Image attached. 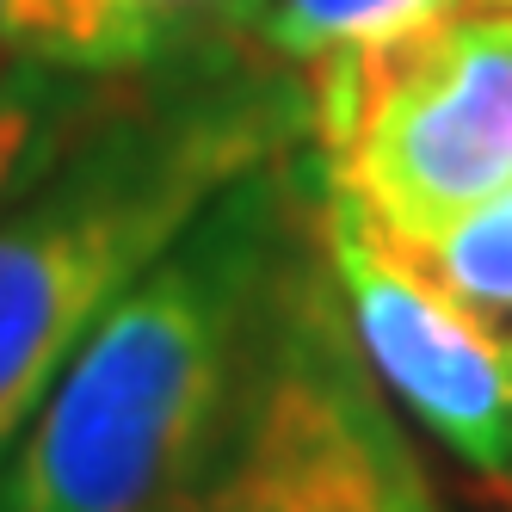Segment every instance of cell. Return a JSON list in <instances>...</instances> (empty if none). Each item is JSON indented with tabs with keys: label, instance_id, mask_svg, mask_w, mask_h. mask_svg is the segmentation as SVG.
<instances>
[{
	"label": "cell",
	"instance_id": "cell-1",
	"mask_svg": "<svg viewBox=\"0 0 512 512\" xmlns=\"http://www.w3.org/2000/svg\"><path fill=\"white\" fill-rule=\"evenodd\" d=\"M303 149L210 198L93 321L19 432L7 512H179L204 488L309 266Z\"/></svg>",
	"mask_w": 512,
	"mask_h": 512
},
{
	"label": "cell",
	"instance_id": "cell-2",
	"mask_svg": "<svg viewBox=\"0 0 512 512\" xmlns=\"http://www.w3.org/2000/svg\"><path fill=\"white\" fill-rule=\"evenodd\" d=\"M309 142L284 62L216 38L124 68L0 198V457L93 321L241 173Z\"/></svg>",
	"mask_w": 512,
	"mask_h": 512
},
{
	"label": "cell",
	"instance_id": "cell-3",
	"mask_svg": "<svg viewBox=\"0 0 512 512\" xmlns=\"http://www.w3.org/2000/svg\"><path fill=\"white\" fill-rule=\"evenodd\" d=\"M321 192L426 247L512 186V13L445 7L303 68Z\"/></svg>",
	"mask_w": 512,
	"mask_h": 512
},
{
	"label": "cell",
	"instance_id": "cell-4",
	"mask_svg": "<svg viewBox=\"0 0 512 512\" xmlns=\"http://www.w3.org/2000/svg\"><path fill=\"white\" fill-rule=\"evenodd\" d=\"M179 512H438L327 266L297 272L229 445Z\"/></svg>",
	"mask_w": 512,
	"mask_h": 512
},
{
	"label": "cell",
	"instance_id": "cell-5",
	"mask_svg": "<svg viewBox=\"0 0 512 512\" xmlns=\"http://www.w3.org/2000/svg\"><path fill=\"white\" fill-rule=\"evenodd\" d=\"M315 235L371 377H383L451 457L482 475H512V340L346 198L321 192Z\"/></svg>",
	"mask_w": 512,
	"mask_h": 512
},
{
	"label": "cell",
	"instance_id": "cell-6",
	"mask_svg": "<svg viewBox=\"0 0 512 512\" xmlns=\"http://www.w3.org/2000/svg\"><path fill=\"white\" fill-rule=\"evenodd\" d=\"M241 0H75L68 25V68L87 75H124L179 50L229 38Z\"/></svg>",
	"mask_w": 512,
	"mask_h": 512
},
{
	"label": "cell",
	"instance_id": "cell-7",
	"mask_svg": "<svg viewBox=\"0 0 512 512\" xmlns=\"http://www.w3.org/2000/svg\"><path fill=\"white\" fill-rule=\"evenodd\" d=\"M445 7H463V0H241L229 38L284 68H309L334 50L395 38Z\"/></svg>",
	"mask_w": 512,
	"mask_h": 512
},
{
	"label": "cell",
	"instance_id": "cell-8",
	"mask_svg": "<svg viewBox=\"0 0 512 512\" xmlns=\"http://www.w3.org/2000/svg\"><path fill=\"white\" fill-rule=\"evenodd\" d=\"M112 75H87L31 50H0V198L81 124Z\"/></svg>",
	"mask_w": 512,
	"mask_h": 512
},
{
	"label": "cell",
	"instance_id": "cell-9",
	"mask_svg": "<svg viewBox=\"0 0 512 512\" xmlns=\"http://www.w3.org/2000/svg\"><path fill=\"white\" fill-rule=\"evenodd\" d=\"M408 253L475 315H488V321L512 315V186L482 198L438 241L408 247Z\"/></svg>",
	"mask_w": 512,
	"mask_h": 512
},
{
	"label": "cell",
	"instance_id": "cell-10",
	"mask_svg": "<svg viewBox=\"0 0 512 512\" xmlns=\"http://www.w3.org/2000/svg\"><path fill=\"white\" fill-rule=\"evenodd\" d=\"M68 25H75V0H0V50L68 62Z\"/></svg>",
	"mask_w": 512,
	"mask_h": 512
},
{
	"label": "cell",
	"instance_id": "cell-11",
	"mask_svg": "<svg viewBox=\"0 0 512 512\" xmlns=\"http://www.w3.org/2000/svg\"><path fill=\"white\" fill-rule=\"evenodd\" d=\"M488 7H506V13H512V0H488Z\"/></svg>",
	"mask_w": 512,
	"mask_h": 512
},
{
	"label": "cell",
	"instance_id": "cell-12",
	"mask_svg": "<svg viewBox=\"0 0 512 512\" xmlns=\"http://www.w3.org/2000/svg\"><path fill=\"white\" fill-rule=\"evenodd\" d=\"M0 512H7V494H0Z\"/></svg>",
	"mask_w": 512,
	"mask_h": 512
}]
</instances>
